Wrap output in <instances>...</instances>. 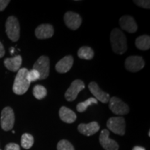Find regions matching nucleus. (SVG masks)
Returning a JSON list of instances; mask_svg holds the SVG:
<instances>
[{"label": "nucleus", "instance_id": "nucleus-1", "mask_svg": "<svg viewBox=\"0 0 150 150\" xmlns=\"http://www.w3.org/2000/svg\"><path fill=\"white\" fill-rule=\"evenodd\" d=\"M110 38L112 50L115 54L122 55L127 51V38L121 30L117 28L112 29L110 33Z\"/></svg>", "mask_w": 150, "mask_h": 150}, {"label": "nucleus", "instance_id": "nucleus-14", "mask_svg": "<svg viewBox=\"0 0 150 150\" xmlns=\"http://www.w3.org/2000/svg\"><path fill=\"white\" fill-rule=\"evenodd\" d=\"M119 23L122 29L125 30L128 33H134L136 32L138 29V25L134 18L130 16H124L121 17L119 20Z\"/></svg>", "mask_w": 150, "mask_h": 150}, {"label": "nucleus", "instance_id": "nucleus-12", "mask_svg": "<svg viewBox=\"0 0 150 150\" xmlns=\"http://www.w3.org/2000/svg\"><path fill=\"white\" fill-rule=\"evenodd\" d=\"M88 88L97 100L100 101L101 102L104 103V104H106L109 102V94L106 93V92L101 90L96 82H91L88 85Z\"/></svg>", "mask_w": 150, "mask_h": 150}, {"label": "nucleus", "instance_id": "nucleus-28", "mask_svg": "<svg viewBox=\"0 0 150 150\" xmlns=\"http://www.w3.org/2000/svg\"><path fill=\"white\" fill-rule=\"evenodd\" d=\"M10 3L9 0H0V11H3Z\"/></svg>", "mask_w": 150, "mask_h": 150}, {"label": "nucleus", "instance_id": "nucleus-29", "mask_svg": "<svg viewBox=\"0 0 150 150\" xmlns=\"http://www.w3.org/2000/svg\"><path fill=\"white\" fill-rule=\"evenodd\" d=\"M5 54V50L4 47L2 43L0 42V59L2 58Z\"/></svg>", "mask_w": 150, "mask_h": 150}, {"label": "nucleus", "instance_id": "nucleus-30", "mask_svg": "<svg viewBox=\"0 0 150 150\" xmlns=\"http://www.w3.org/2000/svg\"><path fill=\"white\" fill-rule=\"evenodd\" d=\"M133 150H145V149L142 147H139V146H136L133 148Z\"/></svg>", "mask_w": 150, "mask_h": 150}, {"label": "nucleus", "instance_id": "nucleus-26", "mask_svg": "<svg viewBox=\"0 0 150 150\" xmlns=\"http://www.w3.org/2000/svg\"><path fill=\"white\" fill-rule=\"evenodd\" d=\"M134 2L141 8L146 9H149L150 8V1L149 0H137L134 1Z\"/></svg>", "mask_w": 150, "mask_h": 150}, {"label": "nucleus", "instance_id": "nucleus-9", "mask_svg": "<svg viewBox=\"0 0 150 150\" xmlns=\"http://www.w3.org/2000/svg\"><path fill=\"white\" fill-rule=\"evenodd\" d=\"M84 88H85V84L83 81L80 79L74 80L65 92V98L68 102H73L76 99L78 94Z\"/></svg>", "mask_w": 150, "mask_h": 150}, {"label": "nucleus", "instance_id": "nucleus-3", "mask_svg": "<svg viewBox=\"0 0 150 150\" xmlns=\"http://www.w3.org/2000/svg\"><path fill=\"white\" fill-rule=\"evenodd\" d=\"M6 33L13 42H17L20 38V27L18 20L15 16H10L5 24Z\"/></svg>", "mask_w": 150, "mask_h": 150}, {"label": "nucleus", "instance_id": "nucleus-16", "mask_svg": "<svg viewBox=\"0 0 150 150\" xmlns=\"http://www.w3.org/2000/svg\"><path fill=\"white\" fill-rule=\"evenodd\" d=\"M73 63L74 59L72 56H65L56 64V70L59 73H66L72 68Z\"/></svg>", "mask_w": 150, "mask_h": 150}, {"label": "nucleus", "instance_id": "nucleus-10", "mask_svg": "<svg viewBox=\"0 0 150 150\" xmlns=\"http://www.w3.org/2000/svg\"><path fill=\"white\" fill-rule=\"evenodd\" d=\"M65 25L73 31L78 29L82 23V18L79 15L72 11H68L64 16Z\"/></svg>", "mask_w": 150, "mask_h": 150}, {"label": "nucleus", "instance_id": "nucleus-18", "mask_svg": "<svg viewBox=\"0 0 150 150\" xmlns=\"http://www.w3.org/2000/svg\"><path fill=\"white\" fill-rule=\"evenodd\" d=\"M59 116L61 120L65 123H73L76 120V115L75 112L65 106H62L60 108Z\"/></svg>", "mask_w": 150, "mask_h": 150}, {"label": "nucleus", "instance_id": "nucleus-20", "mask_svg": "<svg viewBox=\"0 0 150 150\" xmlns=\"http://www.w3.org/2000/svg\"><path fill=\"white\" fill-rule=\"evenodd\" d=\"M77 55L81 59L91 60L94 57V51L90 47L83 46L78 50Z\"/></svg>", "mask_w": 150, "mask_h": 150}, {"label": "nucleus", "instance_id": "nucleus-6", "mask_svg": "<svg viewBox=\"0 0 150 150\" xmlns=\"http://www.w3.org/2000/svg\"><path fill=\"white\" fill-rule=\"evenodd\" d=\"M106 126L114 134L124 136L125 134L126 122L122 117H112L108 120Z\"/></svg>", "mask_w": 150, "mask_h": 150}, {"label": "nucleus", "instance_id": "nucleus-23", "mask_svg": "<svg viewBox=\"0 0 150 150\" xmlns=\"http://www.w3.org/2000/svg\"><path fill=\"white\" fill-rule=\"evenodd\" d=\"M47 91L43 86L36 85L33 89V95L37 99H42L47 96Z\"/></svg>", "mask_w": 150, "mask_h": 150}, {"label": "nucleus", "instance_id": "nucleus-27", "mask_svg": "<svg viewBox=\"0 0 150 150\" xmlns=\"http://www.w3.org/2000/svg\"><path fill=\"white\" fill-rule=\"evenodd\" d=\"M5 150H20V148L18 144L11 142L6 145Z\"/></svg>", "mask_w": 150, "mask_h": 150}, {"label": "nucleus", "instance_id": "nucleus-21", "mask_svg": "<svg viewBox=\"0 0 150 150\" xmlns=\"http://www.w3.org/2000/svg\"><path fill=\"white\" fill-rule=\"evenodd\" d=\"M92 104H97V100L95 97H90L85 102H80L76 105V110L78 112H83L87 110L88 107Z\"/></svg>", "mask_w": 150, "mask_h": 150}, {"label": "nucleus", "instance_id": "nucleus-8", "mask_svg": "<svg viewBox=\"0 0 150 150\" xmlns=\"http://www.w3.org/2000/svg\"><path fill=\"white\" fill-rule=\"evenodd\" d=\"M145 61L139 56H129L125 62V67L131 72H138L145 67Z\"/></svg>", "mask_w": 150, "mask_h": 150}, {"label": "nucleus", "instance_id": "nucleus-31", "mask_svg": "<svg viewBox=\"0 0 150 150\" xmlns=\"http://www.w3.org/2000/svg\"><path fill=\"white\" fill-rule=\"evenodd\" d=\"M0 150H1V149H0Z\"/></svg>", "mask_w": 150, "mask_h": 150}, {"label": "nucleus", "instance_id": "nucleus-13", "mask_svg": "<svg viewBox=\"0 0 150 150\" xmlns=\"http://www.w3.org/2000/svg\"><path fill=\"white\" fill-rule=\"evenodd\" d=\"M54 29L53 26L50 24H42L35 30V35L37 38L40 40L50 38L53 36Z\"/></svg>", "mask_w": 150, "mask_h": 150}, {"label": "nucleus", "instance_id": "nucleus-17", "mask_svg": "<svg viewBox=\"0 0 150 150\" xmlns=\"http://www.w3.org/2000/svg\"><path fill=\"white\" fill-rule=\"evenodd\" d=\"M22 56L17 55L14 57L6 59L4 61V63L5 67L8 70L12 71V72H17L20 70V66L22 65Z\"/></svg>", "mask_w": 150, "mask_h": 150}, {"label": "nucleus", "instance_id": "nucleus-15", "mask_svg": "<svg viewBox=\"0 0 150 150\" xmlns=\"http://www.w3.org/2000/svg\"><path fill=\"white\" fill-rule=\"evenodd\" d=\"M100 129L97 122H92L88 124H80L78 126V131L81 134L86 136H91L96 134Z\"/></svg>", "mask_w": 150, "mask_h": 150}, {"label": "nucleus", "instance_id": "nucleus-24", "mask_svg": "<svg viewBox=\"0 0 150 150\" xmlns=\"http://www.w3.org/2000/svg\"><path fill=\"white\" fill-rule=\"evenodd\" d=\"M57 150H74L72 143L66 140H61L57 144Z\"/></svg>", "mask_w": 150, "mask_h": 150}, {"label": "nucleus", "instance_id": "nucleus-19", "mask_svg": "<svg viewBox=\"0 0 150 150\" xmlns=\"http://www.w3.org/2000/svg\"><path fill=\"white\" fill-rule=\"evenodd\" d=\"M136 47L140 50H149L150 48V37L148 35H142L138 37L135 41Z\"/></svg>", "mask_w": 150, "mask_h": 150}, {"label": "nucleus", "instance_id": "nucleus-7", "mask_svg": "<svg viewBox=\"0 0 150 150\" xmlns=\"http://www.w3.org/2000/svg\"><path fill=\"white\" fill-rule=\"evenodd\" d=\"M109 108L114 114L117 115H127L129 112V107L117 97H112L109 99Z\"/></svg>", "mask_w": 150, "mask_h": 150}, {"label": "nucleus", "instance_id": "nucleus-2", "mask_svg": "<svg viewBox=\"0 0 150 150\" xmlns=\"http://www.w3.org/2000/svg\"><path fill=\"white\" fill-rule=\"evenodd\" d=\"M28 73L29 70L27 68H21L18 70L13 86V91L16 95H23L29 89L31 82L28 80Z\"/></svg>", "mask_w": 150, "mask_h": 150}, {"label": "nucleus", "instance_id": "nucleus-4", "mask_svg": "<svg viewBox=\"0 0 150 150\" xmlns=\"http://www.w3.org/2000/svg\"><path fill=\"white\" fill-rule=\"evenodd\" d=\"M50 62L47 56H41L33 65V69L38 71L40 74V80L45 79L50 74Z\"/></svg>", "mask_w": 150, "mask_h": 150}, {"label": "nucleus", "instance_id": "nucleus-22", "mask_svg": "<svg viewBox=\"0 0 150 150\" xmlns=\"http://www.w3.org/2000/svg\"><path fill=\"white\" fill-rule=\"evenodd\" d=\"M34 142V138L32 135L24 134L21 138V145L25 149H29L32 147Z\"/></svg>", "mask_w": 150, "mask_h": 150}, {"label": "nucleus", "instance_id": "nucleus-5", "mask_svg": "<svg viewBox=\"0 0 150 150\" xmlns=\"http://www.w3.org/2000/svg\"><path fill=\"white\" fill-rule=\"evenodd\" d=\"M1 127L4 131H8L13 129L15 123L13 110L9 106L5 107L1 113Z\"/></svg>", "mask_w": 150, "mask_h": 150}, {"label": "nucleus", "instance_id": "nucleus-25", "mask_svg": "<svg viewBox=\"0 0 150 150\" xmlns=\"http://www.w3.org/2000/svg\"><path fill=\"white\" fill-rule=\"evenodd\" d=\"M27 78L30 82H34L40 79V74L38 72V71L33 69L31 71H29Z\"/></svg>", "mask_w": 150, "mask_h": 150}, {"label": "nucleus", "instance_id": "nucleus-11", "mask_svg": "<svg viewBox=\"0 0 150 150\" xmlns=\"http://www.w3.org/2000/svg\"><path fill=\"white\" fill-rule=\"evenodd\" d=\"M99 142L105 150H118L119 145L117 142L109 138V131L104 129L99 136Z\"/></svg>", "mask_w": 150, "mask_h": 150}]
</instances>
